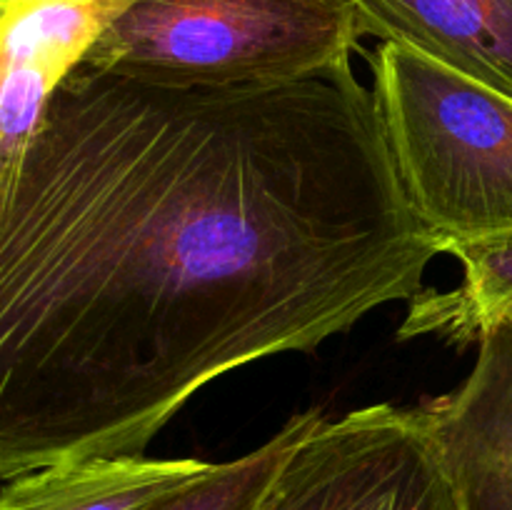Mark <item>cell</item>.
I'll list each match as a JSON object with an SVG mask.
<instances>
[{"label":"cell","mask_w":512,"mask_h":510,"mask_svg":"<svg viewBox=\"0 0 512 510\" xmlns=\"http://www.w3.org/2000/svg\"><path fill=\"white\" fill-rule=\"evenodd\" d=\"M135 0H35L3 5V68L30 65L63 83Z\"/></svg>","instance_id":"cell-9"},{"label":"cell","mask_w":512,"mask_h":510,"mask_svg":"<svg viewBox=\"0 0 512 510\" xmlns=\"http://www.w3.org/2000/svg\"><path fill=\"white\" fill-rule=\"evenodd\" d=\"M213 465L145 453L65 460L3 480L0 510H153Z\"/></svg>","instance_id":"cell-7"},{"label":"cell","mask_w":512,"mask_h":510,"mask_svg":"<svg viewBox=\"0 0 512 510\" xmlns=\"http://www.w3.org/2000/svg\"><path fill=\"white\" fill-rule=\"evenodd\" d=\"M360 38L353 0H135L80 65L173 88L298 83Z\"/></svg>","instance_id":"cell-3"},{"label":"cell","mask_w":512,"mask_h":510,"mask_svg":"<svg viewBox=\"0 0 512 510\" xmlns=\"http://www.w3.org/2000/svg\"><path fill=\"white\" fill-rule=\"evenodd\" d=\"M363 35L410 45L512 98V0H353Z\"/></svg>","instance_id":"cell-6"},{"label":"cell","mask_w":512,"mask_h":510,"mask_svg":"<svg viewBox=\"0 0 512 510\" xmlns=\"http://www.w3.org/2000/svg\"><path fill=\"white\" fill-rule=\"evenodd\" d=\"M398 180L440 253L512 235V98L410 45L368 55Z\"/></svg>","instance_id":"cell-2"},{"label":"cell","mask_w":512,"mask_h":510,"mask_svg":"<svg viewBox=\"0 0 512 510\" xmlns=\"http://www.w3.org/2000/svg\"><path fill=\"white\" fill-rule=\"evenodd\" d=\"M18 3H35V0H0V5H18Z\"/></svg>","instance_id":"cell-11"},{"label":"cell","mask_w":512,"mask_h":510,"mask_svg":"<svg viewBox=\"0 0 512 510\" xmlns=\"http://www.w3.org/2000/svg\"><path fill=\"white\" fill-rule=\"evenodd\" d=\"M323 420L318 408L293 415L263 445L228 463H215L205 478L153 510H260L285 463Z\"/></svg>","instance_id":"cell-10"},{"label":"cell","mask_w":512,"mask_h":510,"mask_svg":"<svg viewBox=\"0 0 512 510\" xmlns=\"http://www.w3.org/2000/svg\"><path fill=\"white\" fill-rule=\"evenodd\" d=\"M260 510H463L423 408L373 403L325 418Z\"/></svg>","instance_id":"cell-4"},{"label":"cell","mask_w":512,"mask_h":510,"mask_svg":"<svg viewBox=\"0 0 512 510\" xmlns=\"http://www.w3.org/2000/svg\"><path fill=\"white\" fill-rule=\"evenodd\" d=\"M420 408L463 510H512V325L490 330L463 383Z\"/></svg>","instance_id":"cell-5"},{"label":"cell","mask_w":512,"mask_h":510,"mask_svg":"<svg viewBox=\"0 0 512 510\" xmlns=\"http://www.w3.org/2000/svg\"><path fill=\"white\" fill-rule=\"evenodd\" d=\"M448 255L460 260L463 280L450 290H420L398 328L400 340L438 338L468 348L512 325V235L458 243Z\"/></svg>","instance_id":"cell-8"},{"label":"cell","mask_w":512,"mask_h":510,"mask_svg":"<svg viewBox=\"0 0 512 510\" xmlns=\"http://www.w3.org/2000/svg\"><path fill=\"white\" fill-rule=\"evenodd\" d=\"M435 255L350 60L233 88L78 65L0 173V478L145 453L223 375L413 300Z\"/></svg>","instance_id":"cell-1"}]
</instances>
